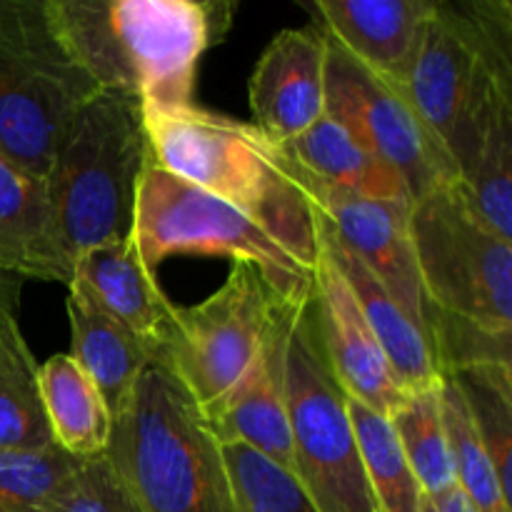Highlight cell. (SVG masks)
<instances>
[{"mask_svg":"<svg viewBox=\"0 0 512 512\" xmlns=\"http://www.w3.org/2000/svg\"><path fill=\"white\" fill-rule=\"evenodd\" d=\"M148 153L175 178L265 225L308 268L318 260V215L305 175L283 145L253 123L185 105L145 113Z\"/></svg>","mask_w":512,"mask_h":512,"instance_id":"1","label":"cell"},{"mask_svg":"<svg viewBox=\"0 0 512 512\" xmlns=\"http://www.w3.org/2000/svg\"><path fill=\"white\" fill-rule=\"evenodd\" d=\"M70 53L100 90L145 113L193 105L198 60L220 38L225 5L195 0H48Z\"/></svg>","mask_w":512,"mask_h":512,"instance_id":"2","label":"cell"},{"mask_svg":"<svg viewBox=\"0 0 512 512\" xmlns=\"http://www.w3.org/2000/svg\"><path fill=\"white\" fill-rule=\"evenodd\" d=\"M145 160L143 105L125 93L98 90L75 113L45 178L55 243L70 268L85 250L133 235Z\"/></svg>","mask_w":512,"mask_h":512,"instance_id":"3","label":"cell"},{"mask_svg":"<svg viewBox=\"0 0 512 512\" xmlns=\"http://www.w3.org/2000/svg\"><path fill=\"white\" fill-rule=\"evenodd\" d=\"M105 455L143 512H235L223 445L160 363L113 420Z\"/></svg>","mask_w":512,"mask_h":512,"instance_id":"4","label":"cell"},{"mask_svg":"<svg viewBox=\"0 0 512 512\" xmlns=\"http://www.w3.org/2000/svg\"><path fill=\"white\" fill-rule=\"evenodd\" d=\"M48 0H0V155L45 183L75 113L98 93Z\"/></svg>","mask_w":512,"mask_h":512,"instance_id":"5","label":"cell"},{"mask_svg":"<svg viewBox=\"0 0 512 512\" xmlns=\"http://www.w3.org/2000/svg\"><path fill=\"white\" fill-rule=\"evenodd\" d=\"M133 240L150 270L175 253L223 255L253 265L285 308H303L313 293V268L260 220L175 178L150 153L135 195Z\"/></svg>","mask_w":512,"mask_h":512,"instance_id":"6","label":"cell"},{"mask_svg":"<svg viewBox=\"0 0 512 512\" xmlns=\"http://www.w3.org/2000/svg\"><path fill=\"white\" fill-rule=\"evenodd\" d=\"M410 233L430 308L512 330V240L480 218L458 183L410 203Z\"/></svg>","mask_w":512,"mask_h":512,"instance_id":"7","label":"cell"},{"mask_svg":"<svg viewBox=\"0 0 512 512\" xmlns=\"http://www.w3.org/2000/svg\"><path fill=\"white\" fill-rule=\"evenodd\" d=\"M495 78H512V5L435 0L405 93L450 158Z\"/></svg>","mask_w":512,"mask_h":512,"instance_id":"8","label":"cell"},{"mask_svg":"<svg viewBox=\"0 0 512 512\" xmlns=\"http://www.w3.org/2000/svg\"><path fill=\"white\" fill-rule=\"evenodd\" d=\"M285 398L293 438V475L315 510L378 512L365 480L348 398L323 358L310 300L290 325Z\"/></svg>","mask_w":512,"mask_h":512,"instance_id":"9","label":"cell"},{"mask_svg":"<svg viewBox=\"0 0 512 512\" xmlns=\"http://www.w3.org/2000/svg\"><path fill=\"white\" fill-rule=\"evenodd\" d=\"M285 305L250 263H233L228 280L203 303L178 308L155 348L200 415L223 403L263 353Z\"/></svg>","mask_w":512,"mask_h":512,"instance_id":"10","label":"cell"},{"mask_svg":"<svg viewBox=\"0 0 512 512\" xmlns=\"http://www.w3.org/2000/svg\"><path fill=\"white\" fill-rule=\"evenodd\" d=\"M325 113L353 130L403 178L410 203L445 183H458L448 150L438 143L400 85L388 83L328 40Z\"/></svg>","mask_w":512,"mask_h":512,"instance_id":"11","label":"cell"},{"mask_svg":"<svg viewBox=\"0 0 512 512\" xmlns=\"http://www.w3.org/2000/svg\"><path fill=\"white\" fill-rule=\"evenodd\" d=\"M305 188L320 225L385 285L410 323L430 340L428 300L420 285L410 233V200L360 198L315 183L308 175Z\"/></svg>","mask_w":512,"mask_h":512,"instance_id":"12","label":"cell"},{"mask_svg":"<svg viewBox=\"0 0 512 512\" xmlns=\"http://www.w3.org/2000/svg\"><path fill=\"white\" fill-rule=\"evenodd\" d=\"M310 308L323 358L345 398L390 418L408 400L410 390L395 375L368 320L363 318L348 280L320 238Z\"/></svg>","mask_w":512,"mask_h":512,"instance_id":"13","label":"cell"},{"mask_svg":"<svg viewBox=\"0 0 512 512\" xmlns=\"http://www.w3.org/2000/svg\"><path fill=\"white\" fill-rule=\"evenodd\" d=\"M328 38L315 23L280 30L250 75L255 128L288 145L325 115Z\"/></svg>","mask_w":512,"mask_h":512,"instance_id":"14","label":"cell"},{"mask_svg":"<svg viewBox=\"0 0 512 512\" xmlns=\"http://www.w3.org/2000/svg\"><path fill=\"white\" fill-rule=\"evenodd\" d=\"M298 310H283L263 353L243 383L210 413H203L205 425L220 445H245L290 473L293 438L285 398V345Z\"/></svg>","mask_w":512,"mask_h":512,"instance_id":"15","label":"cell"},{"mask_svg":"<svg viewBox=\"0 0 512 512\" xmlns=\"http://www.w3.org/2000/svg\"><path fill=\"white\" fill-rule=\"evenodd\" d=\"M435 0H313L328 40L388 83L405 88Z\"/></svg>","mask_w":512,"mask_h":512,"instance_id":"16","label":"cell"},{"mask_svg":"<svg viewBox=\"0 0 512 512\" xmlns=\"http://www.w3.org/2000/svg\"><path fill=\"white\" fill-rule=\"evenodd\" d=\"M458 185L480 218L512 240V78H495L453 153Z\"/></svg>","mask_w":512,"mask_h":512,"instance_id":"17","label":"cell"},{"mask_svg":"<svg viewBox=\"0 0 512 512\" xmlns=\"http://www.w3.org/2000/svg\"><path fill=\"white\" fill-rule=\"evenodd\" d=\"M65 308L70 320L68 355L93 380L115 420L130 405L145 370L155 363V348L105 313L75 280L68 283Z\"/></svg>","mask_w":512,"mask_h":512,"instance_id":"18","label":"cell"},{"mask_svg":"<svg viewBox=\"0 0 512 512\" xmlns=\"http://www.w3.org/2000/svg\"><path fill=\"white\" fill-rule=\"evenodd\" d=\"M120 325L153 348L170 328L175 305L165 298L155 270L145 265L133 235L95 245L75 258L73 278Z\"/></svg>","mask_w":512,"mask_h":512,"instance_id":"19","label":"cell"},{"mask_svg":"<svg viewBox=\"0 0 512 512\" xmlns=\"http://www.w3.org/2000/svg\"><path fill=\"white\" fill-rule=\"evenodd\" d=\"M0 273L68 285L73 268L55 243L45 183L0 155Z\"/></svg>","mask_w":512,"mask_h":512,"instance_id":"20","label":"cell"},{"mask_svg":"<svg viewBox=\"0 0 512 512\" xmlns=\"http://www.w3.org/2000/svg\"><path fill=\"white\" fill-rule=\"evenodd\" d=\"M318 238L323 248L328 250L333 263L348 280L350 290H353L355 300H358L363 318L368 320L370 330H373L375 340L383 348L385 358L393 365L395 375L400 383L415 393V390L438 388L443 383L438 363H435V353L430 348V340L420 328H415L408 320V315L398 308L393 295L385 290V285L355 258L353 253L343 248L328 230L320 225L318 220Z\"/></svg>","mask_w":512,"mask_h":512,"instance_id":"21","label":"cell"},{"mask_svg":"<svg viewBox=\"0 0 512 512\" xmlns=\"http://www.w3.org/2000/svg\"><path fill=\"white\" fill-rule=\"evenodd\" d=\"M283 148L315 183L370 200H410L403 178L330 113Z\"/></svg>","mask_w":512,"mask_h":512,"instance_id":"22","label":"cell"},{"mask_svg":"<svg viewBox=\"0 0 512 512\" xmlns=\"http://www.w3.org/2000/svg\"><path fill=\"white\" fill-rule=\"evenodd\" d=\"M23 278L0 285V448L53 445L38 388V363L18 323Z\"/></svg>","mask_w":512,"mask_h":512,"instance_id":"23","label":"cell"},{"mask_svg":"<svg viewBox=\"0 0 512 512\" xmlns=\"http://www.w3.org/2000/svg\"><path fill=\"white\" fill-rule=\"evenodd\" d=\"M38 388L53 445L80 460L108 450L113 433L108 405L68 353L38 365Z\"/></svg>","mask_w":512,"mask_h":512,"instance_id":"24","label":"cell"},{"mask_svg":"<svg viewBox=\"0 0 512 512\" xmlns=\"http://www.w3.org/2000/svg\"><path fill=\"white\" fill-rule=\"evenodd\" d=\"M365 480L378 512H420L423 490L405 458L393 423L385 415L348 400Z\"/></svg>","mask_w":512,"mask_h":512,"instance_id":"25","label":"cell"},{"mask_svg":"<svg viewBox=\"0 0 512 512\" xmlns=\"http://www.w3.org/2000/svg\"><path fill=\"white\" fill-rule=\"evenodd\" d=\"M390 423L423 495H443L458 488L440 408V385L410 393L408 400L390 415Z\"/></svg>","mask_w":512,"mask_h":512,"instance_id":"26","label":"cell"},{"mask_svg":"<svg viewBox=\"0 0 512 512\" xmlns=\"http://www.w3.org/2000/svg\"><path fill=\"white\" fill-rule=\"evenodd\" d=\"M440 408H443L445 433L455 465V485L470 500L475 512H512L510 493L500 483V475L490 460L488 450L470 420L468 408L460 398L453 380L440 383Z\"/></svg>","mask_w":512,"mask_h":512,"instance_id":"27","label":"cell"},{"mask_svg":"<svg viewBox=\"0 0 512 512\" xmlns=\"http://www.w3.org/2000/svg\"><path fill=\"white\" fill-rule=\"evenodd\" d=\"M78 463L58 445L0 448V512H58Z\"/></svg>","mask_w":512,"mask_h":512,"instance_id":"28","label":"cell"},{"mask_svg":"<svg viewBox=\"0 0 512 512\" xmlns=\"http://www.w3.org/2000/svg\"><path fill=\"white\" fill-rule=\"evenodd\" d=\"M453 380L468 408L470 420L480 435V443L488 450L500 483L512 495L510 488V458H512V368L510 365H490V368H470L445 375Z\"/></svg>","mask_w":512,"mask_h":512,"instance_id":"29","label":"cell"},{"mask_svg":"<svg viewBox=\"0 0 512 512\" xmlns=\"http://www.w3.org/2000/svg\"><path fill=\"white\" fill-rule=\"evenodd\" d=\"M235 512H318L295 475L245 445H223Z\"/></svg>","mask_w":512,"mask_h":512,"instance_id":"30","label":"cell"},{"mask_svg":"<svg viewBox=\"0 0 512 512\" xmlns=\"http://www.w3.org/2000/svg\"><path fill=\"white\" fill-rule=\"evenodd\" d=\"M428 335L440 375L470 368L510 365L512 330H490L428 305Z\"/></svg>","mask_w":512,"mask_h":512,"instance_id":"31","label":"cell"},{"mask_svg":"<svg viewBox=\"0 0 512 512\" xmlns=\"http://www.w3.org/2000/svg\"><path fill=\"white\" fill-rule=\"evenodd\" d=\"M58 512H143L108 455L80 460Z\"/></svg>","mask_w":512,"mask_h":512,"instance_id":"32","label":"cell"},{"mask_svg":"<svg viewBox=\"0 0 512 512\" xmlns=\"http://www.w3.org/2000/svg\"><path fill=\"white\" fill-rule=\"evenodd\" d=\"M420 512H475V508L458 488H453L443 495H423Z\"/></svg>","mask_w":512,"mask_h":512,"instance_id":"33","label":"cell"},{"mask_svg":"<svg viewBox=\"0 0 512 512\" xmlns=\"http://www.w3.org/2000/svg\"><path fill=\"white\" fill-rule=\"evenodd\" d=\"M10 278V275L8 273H0V285H3L5 283V280H8Z\"/></svg>","mask_w":512,"mask_h":512,"instance_id":"34","label":"cell"}]
</instances>
